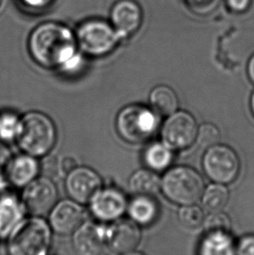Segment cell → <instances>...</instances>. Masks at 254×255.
Listing matches in <instances>:
<instances>
[{
	"label": "cell",
	"mask_w": 254,
	"mask_h": 255,
	"mask_svg": "<svg viewBox=\"0 0 254 255\" xmlns=\"http://www.w3.org/2000/svg\"><path fill=\"white\" fill-rule=\"evenodd\" d=\"M77 38L63 24L47 22L31 32L28 47L32 59L45 68L61 69L77 53Z\"/></svg>",
	"instance_id": "obj_1"
},
{
	"label": "cell",
	"mask_w": 254,
	"mask_h": 255,
	"mask_svg": "<svg viewBox=\"0 0 254 255\" xmlns=\"http://www.w3.org/2000/svg\"><path fill=\"white\" fill-rule=\"evenodd\" d=\"M17 140L24 153L36 158L46 156L57 141L54 122L48 115L40 112L27 113L21 118Z\"/></svg>",
	"instance_id": "obj_2"
},
{
	"label": "cell",
	"mask_w": 254,
	"mask_h": 255,
	"mask_svg": "<svg viewBox=\"0 0 254 255\" xmlns=\"http://www.w3.org/2000/svg\"><path fill=\"white\" fill-rule=\"evenodd\" d=\"M52 232L44 218H24L8 236V251L13 255H46L52 244Z\"/></svg>",
	"instance_id": "obj_3"
},
{
	"label": "cell",
	"mask_w": 254,
	"mask_h": 255,
	"mask_svg": "<svg viewBox=\"0 0 254 255\" xmlns=\"http://www.w3.org/2000/svg\"><path fill=\"white\" fill-rule=\"evenodd\" d=\"M151 108L141 105H130L118 114L115 127L125 141L138 145L151 139L157 132L159 119Z\"/></svg>",
	"instance_id": "obj_4"
},
{
	"label": "cell",
	"mask_w": 254,
	"mask_h": 255,
	"mask_svg": "<svg viewBox=\"0 0 254 255\" xmlns=\"http://www.w3.org/2000/svg\"><path fill=\"white\" fill-rule=\"evenodd\" d=\"M205 183L196 170L176 166L165 172L161 179V191L169 200L179 206L196 204L201 200Z\"/></svg>",
	"instance_id": "obj_5"
},
{
	"label": "cell",
	"mask_w": 254,
	"mask_h": 255,
	"mask_svg": "<svg viewBox=\"0 0 254 255\" xmlns=\"http://www.w3.org/2000/svg\"><path fill=\"white\" fill-rule=\"evenodd\" d=\"M76 38L83 52L100 57L113 52L122 38L113 24L100 19H91L79 25Z\"/></svg>",
	"instance_id": "obj_6"
},
{
	"label": "cell",
	"mask_w": 254,
	"mask_h": 255,
	"mask_svg": "<svg viewBox=\"0 0 254 255\" xmlns=\"http://www.w3.org/2000/svg\"><path fill=\"white\" fill-rule=\"evenodd\" d=\"M202 163L206 176L214 183L228 185L234 182L241 172V159L237 152L220 143L206 149Z\"/></svg>",
	"instance_id": "obj_7"
},
{
	"label": "cell",
	"mask_w": 254,
	"mask_h": 255,
	"mask_svg": "<svg viewBox=\"0 0 254 255\" xmlns=\"http://www.w3.org/2000/svg\"><path fill=\"white\" fill-rule=\"evenodd\" d=\"M58 202V190L48 177H39L24 186L21 203L24 212L31 216L44 218Z\"/></svg>",
	"instance_id": "obj_8"
},
{
	"label": "cell",
	"mask_w": 254,
	"mask_h": 255,
	"mask_svg": "<svg viewBox=\"0 0 254 255\" xmlns=\"http://www.w3.org/2000/svg\"><path fill=\"white\" fill-rule=\"evenodd\" d=\"M198 124L187 112L177 111L167 117L161 128L162 142L172 150L188 148L196 141Z\"/></svg>",
	"instance_id": "obj_9"
},
{
	"label": "cell",
	"mask_w": 254,
	"mask_h": 255,
	"mask_svg": "<svg viewBox=\"0 0 254 255\" xmlns=\"http://www.w3.org/2000/svg\"><path fill=\"white\" fill-rule=\"evenodd\" d=\"M102 188L101 177L90 167L77 166L66 174V192L72 200L81 205L89 204Z\"/></svg>",
	"instance_id": "obj_10"
},
{
	"label": "cell",
	"mask_w": 254,
	"mask_h": 255,
	"mask_svg": "<svg viewBox=\"0 0 254 255\" xmlns=\"http://www.w3.org/2000/svg\"><path fill=\"white\" fill-rule=\"evenodd\" d=\"M140 241V228L131 220L119 219L107 227V251L118 255L131 254Z\"/></svg>",
	"instance_id": "obj_11"
},
{
	"label": "cell",
	"mask_w": 254,
	"mask_h": 255,
	"mask_svg": "<svg viewBox=\"0 0 254 255\" xmlns=\"http://www.w3.org/2000/svg\"><path fill=\"white\" fill-rule=\"evenodd\" d=\"M90 210L97 220L113 222L121 219L127 210V197L114 187L102 188L89 203Z\"/></svg>",
	"instance_id": "obj_12"
},
{
	"label": "cell",
	"mask_w": 254,
	"mask_h": 255,
	"mask_svg": "<svg viewBox=\"0 0 254 255\" xmlns=\"http://www.w3.org/2000/svg\"><path fill=\"white\" fill-rule=\"evenodd\" d=\"M48 219L49 225L56 234L72 235L85 221V211L75 200H61L53 207Z\"/></svg>",
	"instance_id": "obj_13"
},
{
	"label": "cell",
	"mask_w": 254,
	"mask_h": 255,
	"mask_svg": "<svg viewBox=\"0 0 254 255\" xmlns=\"http://www.w3.org/2000/svg\"><path fill=\"white\" fill-rule=\"evenodd\" d=\"M107 227L93 221H84L73 233V246L83 255H101L107 251Z\"/></svg>",
	"instance_id": "obj_14"
},
{
	"label": "cell",
	"mask_w": 254,
	"mask_h": 255,
	"mask_svg": "<svg viewBox=\"0 0 254 255\" xmlns=\"http://www.w3.org/2000/svg\"><path fill=\"white\" fill-rule=\"evenodd\" d=\"M142 22L143 11L133 0H120L111 10V24L122 38L138 31Z\"/></svg>",
	"instance_id": "obj_15"
},
{
	"label": "cell",
	"mask_w": 254,
	"mask_h": 255,
	"mask_svg": "<svg viewBox=\"0 0 254 255\" xmlns=\"http://www.w3.org/2000/svg\"><path fill=\"white\" fill-rule=\"evenodd\" d=\"M40 165L34 156L27 153L11 158L5 170L9 182L17 187H24L38 177Z\"/></svg>",
	"instance_id": "obj_16"
},
{
	"label": "cell",
	"mask_w": 254,
	"mask_h": 255,
	"mask_svg": "<svg viewBox=\"0 0 254 255\" xmlns=\"http://www.w3.org/2000/svg\"><path fill=\"white\" fill-rule=\"evenodd\" d=\"M25 214L21 200L11 194L0 196V238H8Z\"/></svg>",
	"instance_id": "obj_17"
},
{
	"label": "cell",
	"mask_w": 254,
	"mask_h": 255,
	"mask_svg": "<svg viewBox=\"0 0 254 255\" xmlns=\"http://www.w3.org/2000/svg\"><path fill=\"white\" fill-rule=\"evenodd\" d=\"M127 211L130 220L138 226H149L158 219L159 207L153 196L137 195L128 204Z\"/></svg>",
	"instance_id": "obj_18"
},
{
	"label": "cell",
	"mask_w": 254,
	"mask_h": 255,
	"mask_svg": "<svg viewBox=\"0 0 254 255\" xmlns=\"http://www.w3.org/2000/svg\"><path fill=\"white\" fill-rule=\"evenodd\" d=\"M236 244L231 233H206L200 243L199 254L204 255H231L235 254Z\"/></svg>",
	"instance_id": "obj_19"
},
{
	"label": "cell",
	"mask_w": 254,
	"mask_h": 255,
	"mask_svg": "<svg viewBox=\"0 0 254 255\" xmlns=\"http://www.w3.org/2000/svg\"><path fill=\"white\" fill-rule=\"evenodd\" d=\"M151 109L160 116H170L179 109V98L170 86H158L151 91L149 97Z\"/></svg>",
	"instance_id": "obj_20"
},
{
	"label": "cell",
	"mask_w": 254,
	"mask_h": 255,
	"mask_svg": "<svg viewBox=\"0 0 254 255\" xmlns=\"http://www.w3.org/2000/svg\"><path fill=\"white\" fill-rule=\"evenodd\" d=\"M130 189L137 195L154 196L161 190V179L151 169H139L129 179Z\"/></svg>",
	"instance_id": "obj_21"
},
{
	"label": "cell",
	"mask_w": 254,
	"mask_h": 255,
	"mask_svg": "<svg viewBox=\"0 0 254 255\" xmlns=\"http://www.w3.org/2000/svg\"><path fill=\"white\" fill-rule=\"evenodd\" d=\"M229 190L226 185L213 183L203 192L201 201L204 209L208 213L222 212L229 202Z\"/></svg>",
	"instance_id": "obj_22"
},
{
	"label": "cell",
	"mask_w": 254,
	"mask_h": 255,
	"mask_svg": "<svg viewBox=\"0 0 254 255\" xmlns=\"http://www.w3.org/2000/svg\"><path fill=\"white\" fill-rule=\"evenodd\" d=\"M172 149L164 142H157L149 145L144 153L145 165L153 171H163L172 162Z\"/></svg>",
	"instance_id": "obj_23"
},
{
	"label": "cell",
	"mask_w": 254,
	"mask_h": 255,
	"mask_svg": "<svg viewBox=\"0 0 254 255\" xmlns=\"http://www.w3.org/2000/svg\"><path fill=\"white\" fill-rule=\"evenodd\" d=\"M20 122L21 118L13 113L5 112L0 114V140L11 141L17 139Z\"/></svg>",
	"instance_id": "obj_24"
},
{
	"label": "cell",
	"mask_w": 254,
	"mask_h": 255,
	"mask_svg": "<svg viewBox=\"0 0 254 255\" xmlns=\"http://www.w3.org/2000/svg\"><path fill=\"white\" fill-rule=\"evenodd\" d=\"M178 216L179 222L184 227L192 229L202 226L206 219L204 210L201 207L196 206L195 204L181 206Z\"/></svg>",
	"instance_id": "obj_25"
},
{
	"label": "cell",
	"mask_w": 254,
	"mask_h": 255,
	"mask_svg": "<svg viewBox=\"0 0 254 255\" xmlns=\"http://www.w3.org/2000/svg\"><path fill=\"white\" fill-rule=\"evenodd\" d=\"M204 227L206 233L212 232H224L231 233L232 222L228 215L222 212L210 213L204 221Z\"/></svg>",
	"instance_id": "obj_26"
},
{
	"label": "cell",
	"mask_w": 254,
	"mask_h": 255,
	"mask_svg": "<svg viewBox=\"0 0 254 255\" xmlns=\"http://www.w3.org/2000/svg\"><path fill=\"white\" fill-rule=\"evenodd\" d=\"M220 137V131L217 127L211 123H206L201 125L198 129L196 141L200 146L207 149L219 144Z\"/></svg>",
	"instance_id": "obj_27"
},
{
	"label": "cell",
	"mask_w": 254,
	"mask_h": 255,
	"mask_svg": "<svg viewBox=\"0 0 254 255\" xmlns=\"http://www.w3.org/2000/svg\"><path fill=\"white\" fill-rule=\"evenodd\" d=\"M186 6L197 15H207L215 8L219 0H184Z\"/></svg>",
	"instance_id": "obj_28"
},
{
	"label": "cell",
	"mask_w": 254,
	"mask_h": 255,
	"mask_svg": "<svg viewBox=\"0 0 254 255\" xmlns=\"http://www.w3.org/2000/svg\"><path fill=\"white\" fill-rule=\"evenodd\" d=\"M235 254L240 255H254V235H246L236 244Z\"/></svg>",
	"instance_id": "obj_29"
},
{
	"label": "cell",
	"mask_w": 254,
	"mask_h": 255,
	"mask_svg": "<svg viewBox=\"0 0 254 255\" xmlns=\"http://www.w3.org/2000/svg\"><path fill=\"white\" fill-rule=\"evenodd\" d=\"M227 6L234 13H243L251 6L252 0H226Z\"/></svg>",
	"instance_id": "obj_30"
},
{
	"label": "cell",
	"mask_w": 254,
	"mask_h": 255,
	"mask_svg": "<svg viewBox=\"0 0 254 255\" xmlns=\"http://www.w3.org/2000/svg\"><path fill=\"white\" fill-rule=\"evenodd\" d=\"M25 6L32 10H45L51 6L56 0H20Z\"/></svg>",
	"instance_id": "obj_31"
},
{
	"label": "cell",
	"mask_w": 254,
	"mask_h": 255,
	"mask_svg": "<svg viewBox=\"0 0 254 255\" xmlns=\"http://www.w3.org/2000/svg\"><path fill=\"white\" fill-rule=\"evenodd\" d=\"M12 158L10 149L0 142V172H5L7 166Z\"/></svg>",
	"instance_id": "obj_32"
},
{
	"label": "cell",
	"mask_w": 254,
	"mask_h": 255,
	"mask_svg": "<svg viewBox=\"0 0 254 255\" xmlns=\"http://www.w3.org/2000/svg\"><path fill=\"white\" fill-rule=\"evenodd\" d=\"M77 166H77L76 159L72 157H65L64 159L59 160V170L65 174L69 173Z\"/></svg>",
	"instance_id": "obj_33"
},
{
	"label": "cell",
	"mask_w": 254,
	"mask_h": 255,
	"mask_svg": "<svg viewBox=\"0 0 254 255\" xmlns=\"http://www.w3.org/2000/svg\"><path fill=\"white\" fill-rule=\"evenodd\" d=\"M248 78L251 80L252 83L254 84V54L248 61Z\"/></svg>",
	"instance_id": "obj_34"
},
{
	"label": "cell",
	"mask_w": 254,
	"mask_h": 255,
	"mask_svg": "<svg viewBox=\"0 0 254 255\" xmlns=\"http://www.w3.org/2000/svg\"><path fill=\"white\" fill-rule=\"evenodd\" d=\"M8 179H7L6 176L3 174V172H0V193H2L4 191L8 186Z\"/></svg>",
	"instance_id": "obj_35"
},
{
	"label": "cell",
	"mask_w": 254,
	"mask_h": 255,
	"mask_svg": "<svg viewBox=\"0 0 254 255\" xmlns=\"http://www.w3.org/2000/svg\"><path fill=\"white\" fill-rule=\"evenodd\" d=\"M250 107H251V110L254 115V91L253 94H252L251 100H250Z\"/></svg>",
	"instance_id": "obj_36"
},
{
	"label": "cell",
	"mask_w": 254,
	"mask_h": 255,
	"mask_svg": "<svg viewBox=\"0 0 254 255\" xmlns=\"http://www.w3.org/2000/svg\"><path fill=\"white\" fill-rule=\"evenodd\" d=\"M3 0H0V10H1V8L3 6Z\"/></svg>",
	"instance_id": "obj_37"
}]
</instances>
